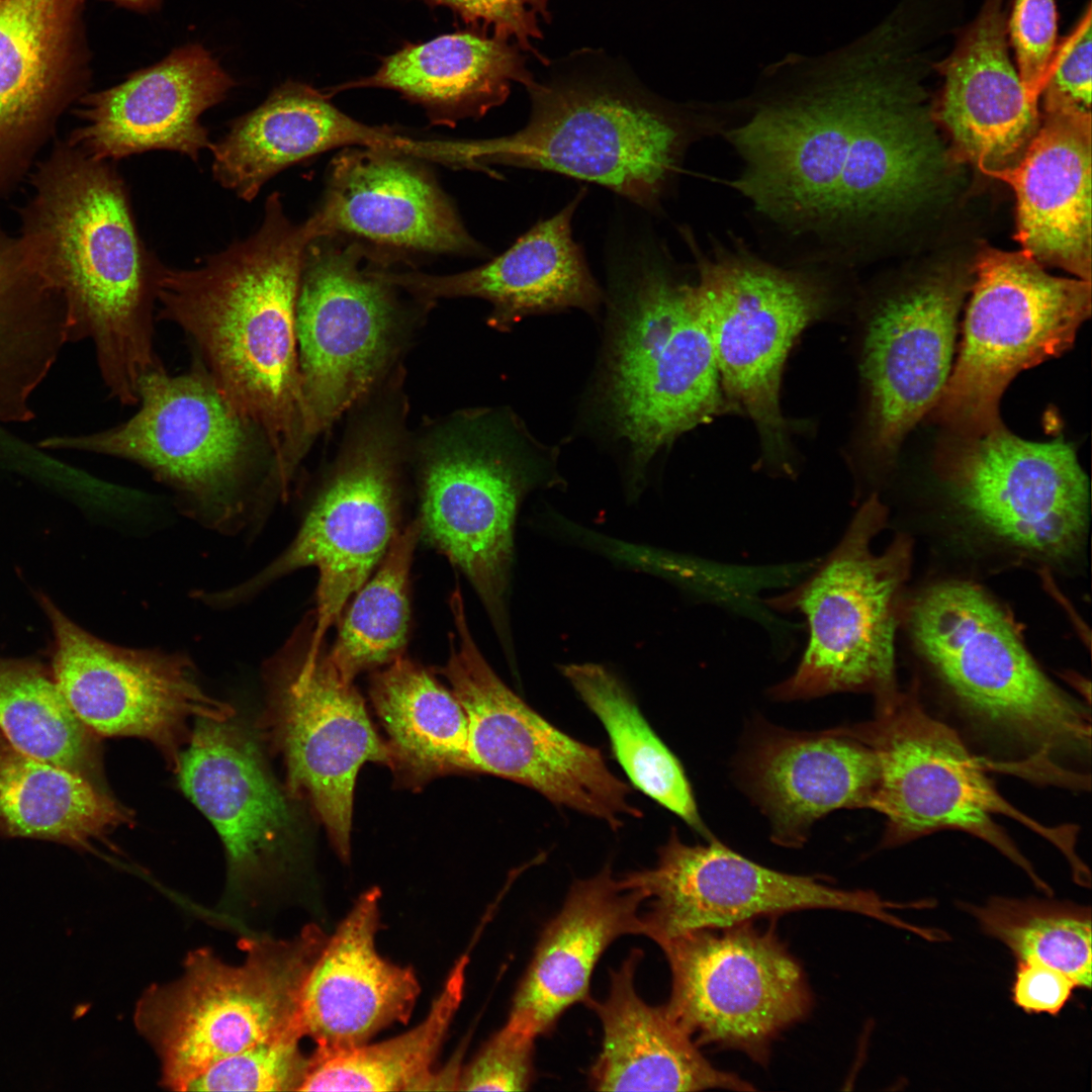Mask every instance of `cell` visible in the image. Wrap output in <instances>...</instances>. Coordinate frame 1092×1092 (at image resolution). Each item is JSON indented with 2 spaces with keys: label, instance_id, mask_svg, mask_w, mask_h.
Masks as SVG:
<instances>
[{
  "label": "cell",
  "instance_id": "27",
  "mask_svg": "<svg viewBox=\"0 0 1092 1092\" xmlns=\"http://www.w3.org/2000/svg\"><path fill=\"white\" fill-rule=\"evenodd\" d=\"M1041 96V123L1020 159L988 176L1015 192L1022 251L1091 281V110Z\"/></svg>",
  "mask_w": 1092,
  "mask_h": 1092
},
{
  "label": "cell",
  "instance_id": "18",
  "mask_svg": "<svg viewBox=\"0 0 1092 1092\" xmlns=\"http://www.w3.org/2000/svg\"><path fill=\"white\" fill-rule=\"evenodd\" d=\"M394 444L371 431L346 454L318 492L290 545L246 583L216 595L235 603L302 567L318 571L306 655L321 650L348 600L366 582L399 532L400 495Z\"/></svg>",
  "mask_w": 1092,
  "mask_h": 1092
},
{
  "label": "cell",
  "instance_id": "48",
  "mask_svg": "<svg viewBox=\"0 0 1092 1092\" xmlns=\"http://www.w3.org/2000/svg\"><path fill=\"white\" fill-rule=\"evenodd\" d=\"M431 7L450 8L466 24L487 30L513 40L524 52L536 55L544 64L531 40L542 38L540 22H549L551 0H423Z\"/></svg>",
  "mask_w": 1092,
  "mask_h": 1092
},
{
  "label": "cell",
  "instance_id": "42",
  "mask_svg": "<svg viewBox=\"0 0 1092 1092\" xmlns=\"http://www.w3.org/2000/svg\"><path fill=\"white\" fill-rule=\"evenodd\" d=\"M964 908L1016 960L1035 958L1065 973L1077 987H1091V908L1051 899L992 897Z\"/></svg>",
  "mask_w": 1092,
  "mask_h": 1092
},
{
  "label": "cell",
  "instance_id": "51",
  "mask_svg": "<svg viewBox=\"0 0 1092 1092\" xmlns=\"http://www.w3.org/2000/svg\"><path fill=\"white\" fill-rule=\"evenodd\" d=\"M120 6L136 11H151L160 7L162 0H110Z\"/></svg>",
  "mask_w": 1092,
  "mask_h": 1092
},
{
  "label": "cell",
  "instance_id": "12",
  "mask_svg": "<svg viewBox=\"0 0 1092 1092\" xmlns=\"http://www.w3.org/2000/svg\"><path fill=\"white\" fill-rule=\"evenodd\" d=\"M1090 313L1091 281L1053 276L1022 250H984L959 357L936 403L939 421L963 436L1002 425L998 406L1010 381L1068 351Z\"/></svg>",
  "mask_w": 1092,
  "mask_h": 1092
},
{
  "label": "cell",
  "instance_id": "50",
  "mask_svg": "<svg viewBox=\"0 0 1092 1092\" xmlns=\"http://www.w3.org/2000/svg\"><path fill=\"white\" fill-rule=\"evenodd\" d=\"M1075 988V982L1065 973L1035 958H1026L1017 961L1012 1000L1027 1013L1057 1015Z\"/></svg>",
  "mask_w": 1092,
  "mask_h": 1092
},
{
  "label": "cell",
  "instance_id": "38",
  "mask_svg": "<svg viewBox=\"0 0 1092 1092\" xmlns=\"http://www.w3.org/2000/svg\"><path fill=\"white\" fill-rule=\"evenodd\" d=\"M560 671L604 725L632 784L707 840L713 838L680 762L651 729L622 681L596 663L565 664Z\"/></svg>",
  "mask_w": 1092,
  "mask_h": 1092
},
{
  "label": "cell",
  "instance_id": "6",
  "mask_svg": "<svg viewBox=\"0 0 1092 1092\" xmlns=\"http://www.w3.org/2000/svg\"><path fill=\"white\" fill-rule=\"evenodd\" d=\"M327 938L313 923L291 938H244L238 965L197 948L177 979L147 988L133 1020L159 1058L161 1084L181 1091L215 1062L290 1032L303 1035L302 991Z\"/></svg>",
  "mask_w": 1092,
  "mask_h": 1092
},
{
  "label": "cell",
  "instance_id": "14",
  "mask_svg": "<svg viewBox=\"0 0 1092 1092\" xmlns=\"http://www.w3.org/2000/svg\"><path fill=\"white\" fill-rule=\"evenodd\" d=\"M304 643L302 622L266 662L259 725L283 762L288 794L310 804L348 860L357 775L366 762L389 766L390 756L360 694L328 661L324 644L308 659Z\"/></svg>",
  "mask_w": 1092,
  "mask_h": 1092
},
{
  "label": "cell",
  "instance_id": "11",
  "mask_svg": "<svg viewBox=\"0 0 1092 1092\" xmlns=\"http://www.w3.org/2000/svg\"><path fill=\"white\" fill-rule=\"evenodd\" d=\"M138 396L140 408L126 422L39 446L135 462L181 493L210 527L242 526L258 443L265 442L261 433L233 410L203 364L177 376L151 371L141 378Z\"/></svg>",
  "mask_w": 1092,
  "mask_h": 1092
},
{
  "label": "cell",
  "instance_id": "3",
  "mask_svg": "<svg viewBox=\"0 0 1092 1092\" xmlns=\"http://www.w3.org/2000/svg\"><path fill=\"white\" fill-rule=\"evenodd\" d=\"M526 125L507 136L474 140L477 168L502 164L547 170L609 188L654 207L679 173L689 147L722 134L726 105L680 104L647 89L599 51L572 53L525 86Z\"/></svg>",
  "mask_w": 1092,
  "mask_h": 1092
},
{
  "label": "cell",
  "instance_id": "15",
  "mask_svg": "<svg viewBox=\"0 0 1092 1092\" xmlns=\"http://www.w3.org/2000/svg\"><path fill=\"white\" fill-rule=\"evenodd\" d=\"M449 606L457 639L439 672L467 718L474 771L529 787L552 803L602 819L616 830L621 817H640L628 802L630 788L608 767L600 749L546 721L492 670L467 623L460 590Z\"/></svg>",
  "mask_w": 1092,
  "mask_h": 1092
},
{
  "label": "cell",
  "instance_id": "24",
  "mask_svg": "<svg viewBox=\"0 0 1092 1092\" xmlns=\"http://www.w3.org/2000/svg\"><path fill=\"white\" fill-rule=\"evenodd\" d=\"M741 782L768 818L771 840L801 847L814 823L839 809H872L876 751L847 727L815 732L762 727L744 753Z\"/></svg>",
  "mask_w": 1092,
  "mask_h": 1092
},
{
  "label": "cell",
  "instance_id": "33",
  "mask_svg": "<svg viewBox=\"0 0 1092 1092\" xmlns=\"http://www.w3.org/2000/svg\"><path fill=\"white\" fill-rule=\"evenodd\" d=\"M643 951L634 948L610 971L609 995L584 1003L603 1026L601 1053L590 1069L599 1091H751V1083L713 1066L665 1005L647 1004L634 979Z\"/></svg>",
  "mask_w": 1092,
  "mask_h": 1092
},
{
  "label": "cell",
  "instance_id": "22",
  "mask_svg": "<svg viewBox=\"0 0 1092 1092\" xmlns=\"http://www.w3.org/2000/svg\"><path fill=\"white\" fill-rule=\"evenodd\" d=\"M964 282L935 276L881 300L869 318L862 375L869 394L866 447L878 461L936 403L951 370Z\"/></svg>",
  "mask_w": 1092,
  "mask_h": 1092
},
{
  "label": "cell",
  "instance_id": "8",
  "mask_svg": "<svg viewBox=\"0 0 1092 1092\" xmlns=\"http://www.w3.org/2000/svg\"><path fill=\"white\" fill-rule=\"evenodd\" d=\"M682 235L696 262V300L727 403L752 420L767 455L784 462L783 369L795 341L830 304L826 266H780L735 237L712 241L703 251L688 229Z\"/></svg>",
  "mask_w": 1092,
  "mask_h": 1092
},
{
  "label": "cell",
  "instance_id": "49",
  "mask_svg": "<svg viewBox=\"0 0 1092 1092\" xmlns=\"http://www.w3.org/2000/svg\"><path fill=\"white\" fill-rule=\"evenodd\" d=\"M1091 8L1074 30L1056 48L1042 90L1081 108L1091 110Z\"/></svg>",
  "mask_w": 1092,
  "mask_h": 1092
},
{
  "label": "cell",
  "instance_id": "41",
  "mask_svg": "<svg viewBox=\"0 0 1092 1092\" xmlns=\"http://www.w3.org/2000/svg\"><path fill=\"white\" fill-rule=\"evenodd\" d=\"M420 539L417 518L396 534L342 617L326 657L344 680L353 682L360 672L403 655L411 624L410 575Z\"/></svg>",
  "mask_w": 1092,
  "mask_h": 1092
},
{
  "label": "cell",
  "instance_id": "47",
  "mask_svg": "<svg viewBox=\"0 0 1092 1092\" xmlns=\"http://www.w3.org/2000/svg\"><path fill=\"white\" fill-rule=\"evenodd\" d=\"M601 549L616 560L629 564L633 567L662 574L672 579H677L696 587L704 585L705 588H720L728 594H739L750 590L749 586L755 582H762L759 578L767 575L753 573L752 569L745 571L743 568H727L712 566L705 562L675 556L671 553L629 544L610 538H604Z\"/></svg>",
  "mask_w": 1092,
  "mask_h": 1092
},
{
  "label": "cell",
  "instance_id": "46",
  "mask_svg": "<svg viewBox=\"0 0 1092 1092\" xmlns=\"http://www.w3.org/2000/svg\"><path fill=\"white\" fill-rule=\"evenodd\" d=\"M534 1049L535 1038L505 1024L461 1068L457 1090H528L535 1076Z\"/></svg>",
  "mask_w": 1092,
  "mask_h": 1092
},
{
  "label": "cell",
  "instance_id": "20",
  "mask_svg": "<svg viewBox=\"0 0 1092 1092\" xmlns=\"http://www.w3.org/2000/svg\"><path fill=\"white\" fill-rule=\"evenodd\" d=\"M963 437L945 479L971 523L1036 558L1074 555L1087 533L1089 483L1073 446L1026 441L1002 425Z\"/></svg>",
  "mask_w": 1092,
  "mask_h": 1092
},
{
  "label": "cell",
  "instance_id": "10",
  "mask_svg": "<svg viewBox=\"0 0 1092 1092\" xmlns=\"http://www.w3.org/2000/svg\"><path fill=\"white\" fill-rule=\"evenodd\" d=\"M849 727L879 759L872 810L886 817L884 847L942 829L960 830L993 846L1051 895L1050 886L995 821L1004 815L1052 842L1070 866L1079 862L1076 828L1043 826L1013 807L958 733L924 709L914 687L876 705L874 719Z\"/></svg>",
  "mask_w": 1092,
  "mask_h": 1092
},
{
  "label": "cell",
  "instance_id": "1",
  "mask_svg": "<svg viewBox=\"0 0 1092 1092\" xmlns=\"http://www.w3.org/2000/svg\"><path fill=\"white\" fill-rule=\"evenodd\" d=\"M906 32L891 17L825 56L767 67L721 134L742 164L727 184L801 245L800 263L841 268L862 231L930 188L940 157Z\"/></svg>",
  "mask_w": 1092,
  "mask_h": 1092
},
{
  "label": "cell",
  "instance_id": "30",
  "mask_svg": "<svg viewBox=\"0 0 1092 1092\" xmlns=\"http://www.w3.org/2000/svg\"><path fill=\"white\" fill-rule=\"evenodd\" d=\"M1003 6L985 0L940 65L939 117L962 155L986 175L1013 166L1040 121L1009 58Z\"/></svg>",
  "mask_w": 1092,
  "mask_h": 1092
},
{
  "label": "cell",
  "instance_id": "31",
  "mask_svg": "<svg viewBox=\"0 0 1092 1092\" xmlns=\"http://www.w3.org/2000/svg\"><path fill=\"white\" fill-rule=\"evenodd\" d=\"M581 194L541 220L490 262L458 274L386 273L395 287L423 299L472 296L493 305L500 329L522 317L567 307L594 311L602 293L574 242L571 219Z\"/></svg>",
  "mask_w": 1092,
  "mask_h": 1092
},
{
  "label": "cell",
  "instance_id": "25",
  "mask_svg": "<svg viewBox=\"0 0 1092 1092\" xmlns=\"http://www.w3.org/2000/svg\"><path fill=\"white\" fill-rule=\"evenodd\" d=\"M235 81L201 44L175 49L120 84L85 98L87 124L76 141L96 161L119 160L153 150L197 161L210 149L200 116L220 103Z\"/></svg>",
  "mask_w": 1092,
  "mask_h": 1092
},
{
  "label": "cell",
  "instance_id": "40",
  "mask_svg": "<svg viewBox=\"0 0 1092 1092\" xmlns=\"http://www.w3.org/2000/svg\"><path fill=\"white\" fill-rule=\"evenodd\" d=\"M0 732L18 750L103 788L97 736L72 711L43 664L0 658Z\"/></svg>",
  "mask_w": 1092,
  "mask_h": 1092
},
{
  "label": "cell",
  "instance_id": "13",
  "mask_svg": "<svg viewBox=\"0 0 1092 1092\" xmlns=\"http://www.w3.org/2000/svg\"><path fill=\"white\" fill-rule=\"evenodd\" d=\"M654 941L671 974L666 1010L699 1048L735 1050L766 1067L772 1043L812 1009L804 969L775 924L749 920Z\"/></svg>",
  "mask_w": 1092,
  "mask_h": 1092
},
{
  "label": "cell",
  "instance_id": "7",
  "mask_svg": "<svg viewBox=\"0 0 1092 1092\" xmlns=\"http://www.w3.org/2000/svg\"><path fill=\"white\" fill-rule=\"evenodd\" d=\"M606 395L615 427L645 464L680 434L727 411L694 282L661 256L614 280Z\"/></svg>",
  "mask_w": 1092,
  "mask_h": 1092
},
{
  "label": "cell",
  "instance_id": "21",
  "mask_svg": "<svg viewBox=\"0 0 1092 1092\" xmlns=\"http://www.w3.org/2000/svg\"><path fill=\"white\" fill-rule=\"evenodd\" d=\"M621 879L650 900L648 911L642 914L643 935L653 941L805 909L848 911L902 929L912 927L891 913L911 904L886 901L873 891L834 888L817 876L768 869L715 837L706 844L689 845L674 829L659 848L655 868Z\"/></svg>",
  "mask_w": 1092,
  "mask_h": 1092
},
{
  "label": "cell",
  "instance_id": "32",
  "mask_svg": "<svg viewBox=\"0 0 1092 1092\" xmlns=\"http://www.w3.org/2000/svg\"><path fill=\"white\" fill-rule=\"evenodd\" d=\"M410 143L390 129L350 117L311 86L287 81L233 121L209 150L215 180L251 201L274 175L312 156L352 146L401 154Z\"/></svg>",
  "mask_w": 1092,
  "mask_h": 1092
},
{
  "label": "cell",
  "instance_id": "45",
  "mask_svg": "<svg viewBox=\"0 0 1092 1092\" xmlns=\"http://www.w3.org/2000/svg\"><path fill=\"white\" fill-rule=\"evenodd\" d=\"M1056 0H1015L1007 32L1015 52L1017 72L1031 103L1038 105L1048 70L1057 48Z\"/></svg>",
  "mask_w": 1092,
  "mask_h": 1092
},
{
  "label": "cell",
  "instance_id": "37",
  "mask_svg": "<svg viewBox=\"0 0 1092 1092\" xmlns=\"http://www.w3.org/2000/svg\"><path fill=\"white\" fill-rule=\"evenodd\" d=\"M130 820L105 789L18 750L0 732V836L89 850L91 841Z\"/></svg>",
  "mask_w": 1092,
  "mask_h": 1092
},
{
  "label": "cell",
  "instance_id": "29",
  "mask_svg": "<svg viewBox=\"0 0 1092 1092\" xmlns=\"http://www.w3.org/2000/svg\"><path fill=\"white\" fill-rule=\"evenodd\" d=\"M645 894L616 879L607 864L572 884L559 913L546 925L522 978L506 1025L537 1038L549 1033L573 1004L585 1003L592 974L618 937L641 934Z\"/></svg>",
  "mask_w": 1092,
  "mask_h": 1092
},
{
  "label": "cell",
  "instance_id": "44",
  "mask_svg": "<svg viewBox=\"0 0 1092 1092\" xmlns=\"http://www.w3.org/2000/svg\"><path fill=\"white\" fill-rule=\"evenodd\" d=\"M302 1038L290 1032L256 1043L215 1062L181 1091H299L313 1063Z\"/></svg>",
  "mask_w": 1092,
  "mask_h": 1092
},
{
  "label": "cell",
  "instance_id": "4",
  "mask_svg": "<svg viewBox=\"0 0 1092 1092\" xmlns=\"http://www.w3.org/2000/svg\"><path fill=\"white\" fill-rule=\"evenodd\" d=\"M25 270L67 300L74 338L93 341L111 396L136 404L141 378L163 368L154 344L160 265L136 232L119 176L73 160L41 187Z\"/></svg>",
  "mask_w": 1092,
  "mask_h": 1092
},
{
  "label": "cell",
  "instance_id": "36",
  "mask_svg": "<svg viewBox=\"0 0 1092 1092\" xmlns=\"http://www.w3.org/2000/svg\"><path fill=\"white\" fill-rule=\"evenodd\" d=\"M370 698L399 784L420 788L439 777L475 772L464 710L421 664L399 656L373 674Z\"/></svg>",
  "mask_w": 1092,
  "mask_h": 1092
},
{
  "label": "cell",
  "instance_id": "43",
  "mask_svg": "<svg viewBox=\"0 0 1092 1092\" xmlns=\"http://www.w3.org/2000/svg\"><path fill=\"white\" fill-rule=\"evenodd\" d=\"M61 341L62 327L48 293L28 273L0 261V415L35 387Z\"/></svg>",
  "mask_w": 1092,
  "mask_h": 1092
},
{
  "label": "cell",
  "instance_id": "5",
  "mask_svg": "<svg viewBox=\"0 0 1092 1092\" xmlns=\"http://www.w3.org/2000/svg\"><path fill=\"white\" fill-rule=\"evenodd\" d=\"M917 650L979 725L1022 753L1018 774L1085 789L1091 715L1045 675L1001 607L980 586L946 580L923 590L909 612Z\"/></svg>",
  "mask_w": 1092,
  "mask_h": 1092
},
{
  "label": "cell",
  "instance_id": "39",
  "mask_svg": "<svg viewBox=\"0 0 1092 1092\" xmlns=\"http://www.w3.org/2000/svg\"><path fill=\"white\" fill-rule=\"evenodd\" d=\"M467 963L462 956L454 964L421 1022L386 1040L313 1062L299 1091L423 1090L460 1007Z\"/></svg>",
  "mask_w": 1092,
  "mask_h": 1092
},
{
  "label": "cell",
  "instance_id": "2",
  "mask_svg": "<svg viewBox=\"0 0 1092 1092\" xmlns=\"http://www.w3.org/2000/svg\"><path fill=\"white\" fill-rule=\"evenodd\" d=\"M308 222L293 223L278 193L259 229L194 269L160 267L159 317L193 341L217 388L263 436L287 488L306 444L296 304Z\"/></svg>",
  "mask_w": 1092,
  "mask_h": 1092
},
{
  "label": "cell",
  "instance_id": "26",
  "mask_svg": "<svg viewBox=\"0 0 1092 1092\" xmlns=\"http://www.w3.org/2000/svg\"><path fill=\"white\" fill-rule=\"evenodd\" d=\"M176 769L185 795L216 829L237 884L259 879L285 852L292 816L249 733L198 719Z\"/></svg>",
  "mask_w": 1092,
  "mask_h": 1092
},
{
  "label": "cell",
  "instance_id": "28",
  "mask_svg": "<svg viewBox=\"0 0 1092 1092\" xmlns=\"http://www.w3.org/2000/svg\"><path fill=\"white\" fill-rule=\"evenodd\" d=\"M313 239L353 235L426 253L475 251L451 203L413 158L346 149L331 164L323 202L307 219Z\"/></svg>",
  "mask_w": 1092,
  "mask_h": 1092
},
{
  "label": "cell",
  "instance_id": "34",
  "mask_svg": "<svg viewBox=\"0 0 1092 1092\" xmlns=\"http://www.w3.org/2000/svg\"><path fill=\"white\" fill-rule=\"evenodd\" d=\"M524 53L513 40L472 27L407 42L381 58L373 75L334 87L328 96L355 88L394 90L421 104L434 122L452 124L503 104L513 83L526 86L534 76Z\"/></svg>",
  "mask_w": 1092,
  "mask_h": 1092
},
{
  "label": "cell",
  "instance_id": "23",
  "mask_svg": "<svg viewBox=\"0 0 1092 1092\" xmlns=\"http://www.w3.org/2000/svg\"><path fill=\"white\" fill-rule=\"evenodd\" d=\"M380 891L362 893L328 936L307 976L300 1024L315 1044L313 1062L367 1042L393 1024H406L421 993L411 967L384 959L376 947Z\"/></svg>",
  "mask_w": 1092,
  "mask_h": 1092
},
{
  "label": "cell",
  "instance_id": "9",
  "mask_svg": "<svg viewBox=\"0 0 1092 1092\" xmlns=\"http://www.w3.org/2000/svg\"><path fill=\"white\" fill-rule=\"evenodd\" d=\"M887 511L872 495L824 563L793 590L770 601L807 619L809 640L795 672L770 689L780 701L868 692L876 704L898 691L894 641L911 542L897 535L882 553L872 541Z\"/></svg>",
  "mask_w": 1092,
  "mask_h": 1092
},
{
  "label": "cell",
  "instance_id": "35",
  "mask_svg": "<svg viewBox=\"0 0 1092 1092\" xmlns=\"http://www.w3.org/2000/svg\"><path fill=\"white\" fill-rule=\"evenodd\" d=\"M84 0H0V145L28 129L86 70Z\"/></svg>",
  "mask_w": 1092,
  "mask_h": 1092
},
{
  "label": "cell",
  "instance_id": "17",
  "mask_svg": "<svg viewBox=\"0 0 1092 1092\" xmlns=\"http://www.w3.org/2000/svg\"><path fill=\"white\" fill-rule=\"evenodd\" d=\"M479 426L435 444L422 472L421 537L445 555L481 600L513 656L508 601L514 529L538 468L504 434Z\"/></svg>",
  "mask_w": 1092,
  "mask_h": 1092
},
{
  "label": "cell",
  "instance_id": "19",
  "mask_svg": "<svg viewBox=\"0 0 1092 1092\" xmlns=\"http://www.w3.org/2000/svg\"><path fill=\"white\" fill-rule=\"evenodd\" d=\"M40 603L54 632L51 670L80 721L96 736L140 737L176 768L190 720L226 721L234 708L198 684L179 652L117 646L90 634L48 598Z\"/></svg>",
  "mask_w": 1092,
  "mask_h": 1092
},
{
  "label": "cell",
  "instance_id": "16",
  "mask_svg": "<svg viewBox=\"0 0 1092 1092\" xmlns=\"http://www.w3.org/2000/svg\"><path fill=\"white\" fill-rule=\"evenodd\" d=\"M372 259L337 235L311 239L304 250L296 339L306 445L371 388L388 361L394 286Z\"/></svg>",
  "mask_w": 1092,
  "mask_h": 1092
}]
</instances>
